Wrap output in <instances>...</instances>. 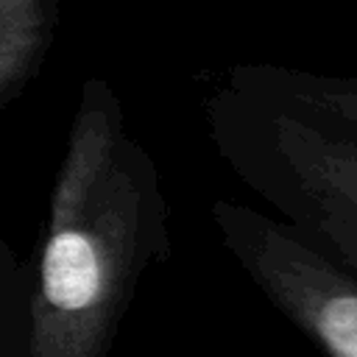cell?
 I'll return each mask as SVG.
<instances>
[{
	"label": "cell",
	"instance_id": "6da1fadb",
	"mask_svg": "<svg viewBox=\"0 0 357 357\" xmlns=\"http://www.w3.org/2000/svg\"><path fill=\"white\" fill-rule=\"evenodd\" d=\"M170 254L159 167L128 134L117 89L89 75L31 265L25 357L109 354L139 279Z\"/></svg>",
	"mask_w": 357,
	"mask_h": 357
},
{
	"label": "cell",
	"instance_id": "7a4b0ae2",
	"mask_svg": "<svg viewBox=\"0 0 357 357\" xmlns=\"http://www.w3.org/2000/svg\"><path fill=\"white\" fill-rule=\"evenodd\" d=\"M204 120L229 170L357 276V128L234 67L204 98Z\"/></svg>",
	"mask_w": 357,
	"mask_h": 357
},
{
	"label": "cell",
	"instance_id": "3957f363",
	"mask_svg": "<svg viewBox=\"0 0 357 357\" xmlns=\"http://www.w3.org/2000/svg\"><path fill=\"white\" fill-rule=\"evenodd\" d=\"M223 248L257 290L307 340L332 357H357V276L318 251L290 223L218 198L209 206Z\"/></svg>",
	"mask_w": 357,
	"mask_h": 357
},
{
	"label": "cell",
	"instance_id": "277c9868",
	"mask_svg": "<svg viewBox=\"0 0 357 357\" xmlns=\"http://www.w3.org/2000/svg\"><path fill=\"white\" fill-rule=\"evenodd\" d=\"M59 31V0H0V112L42 73Z\"/></svg>",
	"mask_w": 357,
	"mask_h": 357
},
{
	"label": "cell",
	"instance_id": "5b68a950",
	"mask_svg": "<svg viewBox=\"0 0 357 357\" xmlns=\"http://www.w3.org/2000/svg\"><path fill=\"white\" fill-rule=\"evenodd\" d=\"M234 70L251 81L310 100L324 112L335 114L337 120L349 123L351 128H357V73L329 75V73H312L273 61H245V64H234Z\"/></svg>",
	"mask_w": 357,
	"mask_h": 357
},
{
	"label": "cell",
	"instance_id": "8992f818",
	"mask_svg": "<svg viewBox=\"0 0 357 357\" xmlns=\"http://www.w3.org/2000/svg\"><path fill=\"white\" fill-rule=\"evenodd\" d=\"M28 304L31 268L20 259L14 245L0 237V357L22 354L28 346Z\"/></svg>",
	"mask_w": 357,
	"mask_h": 357
}]
</instances>
